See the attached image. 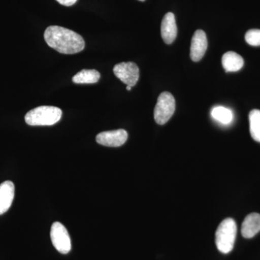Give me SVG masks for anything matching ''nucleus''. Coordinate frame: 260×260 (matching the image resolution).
I'll return each mask as SVG.
<instances>
[{
    "instance_id": "obj_17",
    "label": "nucleus",
    "mask_w": 260,
    "mask_h": 260,
    "mask_svg": "<svg viewBox=\"0 0 260 260\" xmlns=\"http://www.w3.org/2000/svg\"><path fill=\"white\" fill-rule=\"evenodd\" d=\"M59 4L64 5V6L70 7L75 5L78 0H56Z\"/></svg>"
},
{
    "instance_id": "obj_10",
    "label": "nucleus",
    "mask_w": 260,
    "mask_h": 260,
    "mask_svg": "<svg viewBox=\"0 0 260 260\" xmlns=\"http://www.w3.org/2000/svg\"><path fill=\"white\" fill-rule=\"evenodd\" d=\"M15 197V185L11 181L0 184V215L6 213L11 207Z\"/></svg>"
},
{
    "instance_id": "obj_15",
    "label": "nucleus",
    "mask_w": 260,
    "mask_h": 260,
    "mask_svg": "<svg viewBox=\"0 0 260 260\" xmlns=\"http://www.w3.org/2000/svg\"><path fill=\"white\" fill-rule=\"evenodd\" d=\"M211 115L214 119L223 124H228L232 122L234 117L232 111L223 107L214 108L212 110Z\"/></svg>"
},
{
    "instance_id": "obj_5",
    "label": "nucleus",
    "mask_w": 260,
    "mask_h": 260,
    "mask_svg": "<svg viewBox=\"0 0 260 260\" xmlns=\"http://www.w3.org/2000/svg\"><path fill=\"white\" fill-rule=\"evenodd\" d=\"M51 240L56 250L66 254L71 250V240L66 228L59 222H54L51 228Z\"/></svg>"
},
{
    "instance_id": "obj_4",
    "label": "nucleus",
    "mask_w": 260,
    "mask_h": 260,
    "mask_svg": "<svg viewBox=\"0 0 260 260\" xmlns=\"http://www.w3.org/2000/svg\"><path fill=\"white\" fill-rule=\"evenodd\" d=\"M175 99L169 92H162L159 95L154 109V119L157 124H165L175 112Z\"/></svg>"
},
{
    "instance_id": "obj_8",
    "label": "nucleus",
    "mask_w": 260,
    "mask_h": 260,
    "mask_svg": "<svg viewBox=\"0 0 260 260\" xmlns=\"http://www.w3.org/2000/svg\"><path fill=\"white\" fill-rule=\"evenodd\" d=\"M208 49V39L204 30H198L194 32L191 39L190 57L193 61H199L204 56Z\"/></svg>"
},
{
    "instance_id": "obj_9",
    "label": "nucleus",
    "mask_w": 260,
    "mask_h": 260,
    "mask_svg": "<svg viewBox=\"0 0 260 260\" xmlns=\"http://www.w3.org/2000/svg\"><path fill=\"white\" fill-rule=\"evenodd\" d=\"M177 26L175 16L172 13L164 15L160 26V32L162 40L167 44H172L177 37Z\"/></svg>"
},
{
    "instance_id": "obj_6",
    "label": "nucleus",
    "mask_w": 260,
    "mask_h": 260,
    "mask_svg": "<svg viewBox=\"0 0 260 260\" xmlns=\"http://www.w3.org/2000/svg\"><path fill=\"white\" fill-rule=\"evenodd\" d=\"M114 73L116 78L132 88L136 85L140 78L139 68L132 61L116 64L114 68Z\"/></svg>"
},
{
    "instance_id": "obj_12",
    "label": "nucleus",
    "mask_w": 260,
    "mask_h": 260,
    "mask_svg": "<svg viewBox=\"0 0 260 260\" xmlns=\"http://www.w3.org/2000/svg\"><path fill=\"white\" fill-rule=\"evenodd\" d=\"M244 64L242 56L234 51H228L222 57V64L226 73L239 71L242 69Z\"/></svg>"
},
{
    "instance_id": "obj_16",
    "label": "nucleus",
    "mask_w": 260,
    "mask_h": 260,
    "mask_svg": "<svg viewBox=\"0 0 260 260\" xmlns=\"http://www.w3.org/2000/svg\"><path fill=\"white\" fill-rule=\"evenodd\" d=\"M245 40L249 45L259 47L260 46V30L251 29L248 30L245 35Z\"/></svg>"
},
{
    "instance_id": "obj_7",
    "label": "nucleus",
    "mask_w": 260,
    "mask_h": 260,
    "mask_svg": "<svg viewBox=\"0 0 260 260\" xmlns=\"http://www.w3.org/2000/svg\"><path fill=\"white\" fill-rule=\"evenodd\" d=\"M127 138L126 130L119 129L99 133L96 136V142L104 146L120 147L126 143Z\"/></svg>"
},
{
    "instance_id": "obj_2",
    "label": "nucleus",
    "mask_w": 260,
    "mask_h": 260,
    "mask_svg": "<svg viewBox=\"0 0 260 260\" xmlns=\"http://www.w3.org/2000/svg\"><path fill=\"white\" fill-rule=\"evenodd\" d=\"M60 109L50 106H42L32 109L25 116L26 124L30 126H51L60 120Z\"/></svg>"
},
{
    "instance_id": "obj_11",
    "label": "nucleus",
    "mask_w": 260,
    "mask_h": 260,
    "mask_svg": "<svg viewBox=\"0 0 260 260\" xmlns=\"http://www.w3.org/2000/svg\"><path fill=\"white\" fill-rule=\"evenodd\" d=\"M260 232V214H249L242 225V234L246 239H251Z\"/></svg>"
},
{
    "instance_id": "obj_14",
    "label": "nucleus",
    "mask_w": 260,
    "mask_h": 260,
    "mask_svg": "<svg viewBox=\"0 0 260 260\" xmlns=\"http://www.w3.org/2000/svg\"><path fill=\"white\" fill-rule=\"evenodd\" d=\"M249 131L251 138L260 143V110L253 109L249 113Z\"/></svg>"
},
{
    "instance_id": "obj_19",
    "label": "nucleus",
    "mask_w": 260,
    "mask_h": 260,
    "mask_svg": "<svg viewBox=\"0 0 260 260\" xmlns=\"http://www.w3.org/2000/svg\"><path fill=\"white\" fill-rule=\"evenodd\" d=\"M139 1L144 2V1H145V0H139Z\"/></svg>"
},
{
    "instance_id": "obj_3",
    "label": "nucleus",
    "mask_w": 260,
    "mask_h": 260,
    "mask_svg": "<svg viewBox=\"0 0 260 260\" xmlns=\"http://www.w3.org/2000/svg\"><path fill=\"white\" fill-rule=\"evenodd\" d=\"M237 234V225L232 218L224 219L215 233V244L223 254H228L234 249Z\"/></svg>"
},
{
    "instance_id": "obj_13",
    "label": "nucleus",
    "mask_w": 260,
    "mask_h": 260,
    "mask_svg": "<svg viewBox=\"0 0 260 260\" xmlns=\"http://www.w3.org/2000/svg\"><path fill=\"white\" fill-rule=\"evenodd\" d=\"M101 75L95 70H83L73 78V83L76 84L95 83L100 79Z\"/></svg>"
},
{
    "instance_id": "obj_18",
    "label": "nucleus",
    "mask_w": 260,
    "mask_h": 260,
    "mask_svg": "<svg viewBox=\"0 0 260 260\" xmlns=\"http://www.w3.org/2000/svg\"><path fill=\"white\" fill-rule=\"evenodd\" d=\"M126 89L127 90H131L132 87L131 86H129V85H127V86H126Z\"/></svg>"
},
{
    "instance_id": "obj_1",
    "label": "nucleus",
    "mask_w": 260,
    "mask_h": 260,
    "mask_svg": "<svg viewBox=\"0 0 260 260\" xmlns=\"http://www.w3.org/2000/svg\"><path fill=\"white\" fill-rule=\"evenodd\" d=\"M44 39L49 47L61 54H76L83 51L85 45L80 34L57 25H51L46 29Z\"/></svg>"
}]
</instances>
